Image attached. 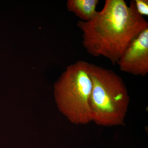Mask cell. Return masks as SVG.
Masks as SVG:
<instances>
[{
	"instance_id": "obj_2",
	"label": "cell",
	"mask_w": 148,
	"mask_h": 148,
	"mask_svg": "<svg viewBox=\"0 0 148 148\" xmlns=\"http://www.w3.org/2000/svg\"><path fill=\"white\" fill-rule=\"evenodd\" d=\"M92 121L106 127L123 125L130 98L123 80L114 71L90 64Z\"/></svg>"
},
{
	"instance_id": "obj_4",
	"label": "cell",
	"mask_w": 148,
	"mask_h": 148,
	"mask_svg": "<svg viewBox=\"0 0 148 148\" xmlns=\"http://www.w3.org/2000/svg\"><path fill=\"white\" fill-rule=\"evenodd\" d=\"M116 64L121 71L146 76L148 73V28L132 41Z\"/></svg>"
},
{
	"instance_id": "obj_3",
	"label": "cell",
	"mask_w": 148,
	"mask_h": 148,
	"mask_svg": "<svg viewBox=\"0 0 148 148\" xmlns=\"http://www.w3.org/2000/svg\"><path fill=\"white\" fill-rule=\"evenodd\" d=\"M90 64L79 61L67 67L54 84V95L59 111L71 122L87 124L92 121L90 99L92 83Z\"/></svg>"
},
{
	"instance_id": "obj_5",
	"label": "cell",
	"mask_w": 148,
	"mask_h": 148,
	"mask_svg": "<svg viewBox=\"0 0 148 148\" xmlns=\"http://www.w3.org/2000/svg\"><path fill=\"white\" fill-rule=\"evenodd\" d=\"M99 2L98 0H69L67 3V9L82 21H89L98 13L96 8Z\"/></svg>"
},
{
	"instance_id": "obj_1",
	"label": "cell",
	"mask_w": 148,
	"mask_h": 148,
	"mask_svg": "<svg viewBox=\"0 0 148 148\" xmlns=\"http://www.w3.org/2000/svg\"><path fill=\"white\" fill-rule=\"evenodd\" d=\"M82 32V44L87 52L103 56L113 65L130 44L148 28V22L137 11L135 0L127 5L124 0H106L103 9L90 21L77 24Z\"/></svg>"
},
{
	"instance_id": "obj_6",
	"label": "cell",
	"mask_w": 148,
	"mask_h": 148,
	"mask_svg": "<svg viewBox=\"0 0 148 148\" xmlns=\"http://www.w3.org/2000/svg\"><path fill=\"white\" fill-rule=\"evenodd\" d=\"M137 11L139 14L144 16H148V0H135Z\"/></svg>"
},
{
	"instance_id": "obj_7",
	"label": "cell",
	"mask_w": 148,
	"mask_h": 148,
	"mask_svg": "<svg viewBox=\"0 0 148 148\" xmlns=\"http://www.w3.org/2000/svg\"></svg>"
}]
</instances>
